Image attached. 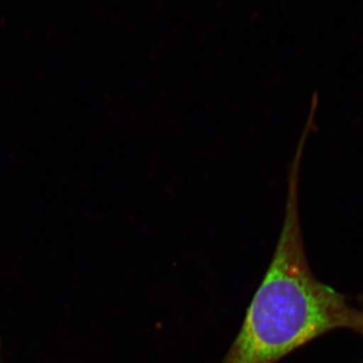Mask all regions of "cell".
<instances>
[{"label":"cell","mask_w":363,"mask_h":363,"mask_svg":"<svg viewBox=\"0 0 363 363\" xmlns=\"http://www.w3.org/2000/svg\"><path fill=\"white\" fill-rule=\"evenodd\" d=\"M306 145L297 143L286 177L285 214L279 240L238 336L221 363H278L329 332H359L360 308L319 281L306 255L300 181Z\"/></svg>","instance_id":"6da1fadb"},{"label":"cell","mask_w":363,"mask_h":363,"mask_svg":"<svg viewBox=\"0 0 363 363\" xmlns=\"http://www.w3.org/2000/svg\"><path fill=\"white\" fill-rule=\"evenodd\" d=\"M358 334H359V335L362 336V337L363 338V323H362V328H360L359 332H358ZM358 363H363V359L362 360V362H358Z\"/></svg>","instance_id":"7a4b0ae2"},{"label":"cell","mask_w":363,"mask_h":363,"mask_svg":"<svg viewBox=\"0 0 363 363\" xmlns=\"http://www.w3.org/2000/svg\"><path fill=\"white\" fill-rule=\"evenodd\" d=\"M0 363H4V362H2V358H1V339H0Z\"/></svg>","instance_id":"3957f363"}]
</instances>
